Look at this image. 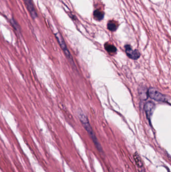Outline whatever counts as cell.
I'll list each match as a JSON object with an SVG mask.
<instances>
[{
	"label": "cell",
	"instance_id": "6da1fadb",
	"mask_svg": "<svg viewBox=\"0 0 171 172\" xmlns=\"http://www.w3.org/2000/svg\"><path fill=\"white\" fill-rule=\"evenodd\" d=\"M79 118L80 121H81V123L83 126L86 131L88 133L90 139H92L93 143L99 152H102V148L101 144L99 143V140L97 139V137L96 136V134L92 129V126L90 125V123L89 122V119L86 115L84 114L81 110L79 111Z\"/></svg>",
	"mask_w": 171,
	"mask_h": 172
},
{
	"label": "cell",
	"instance_id": "7a4b0ae2",
	"mask_svg": "<svg viewBox=\"0 0 171 172\" xmlns=\"http://www.w3.org/2000/svg\"><path fill=\"white\" fill-rule=\"evenodd\" d=\"M55 37L56 38L57 41H58V43L59 44L60 46L61 47L62 50L64 52V54L65 55L66 57L68 59V60L69 61V63L71 64V65L73 67H75V64H74V60L73 59L72 56H71V53L69 51L67 47L65 41H64L63 38L61 34L59 33H57L55 34Z\"/></svg>",
	"mask_w": 171,
	"mask_h": 172
},
{
	"label": "cell",
	"instance_id": "3957f363",
	"mask_svg": "<svg viewBox=\"0 0 171 172\" xmlns=\"http://www.w3.org/2000/svg\"><path fill=\"white\" fill-rule=\"evenodd\" d=\"M148 96L151 99L159 102H165L167 101V98L165 96L159 93V91L153 88H151L148 91Z\"/></svg>",
	"mask_w": 171,
	"mask_h": 172
},
{
	"label": "cell",
	"instance_id": "277c9868",
	"mask_svg": "<svg viewBox=\"0 0 171 172\" xmlns=\"http://www.w3.org/2000/svg\"><path fill=\"white\" fill-rule=\"evenodd\" d=\"M125 51L126 55L132 60H138L140 57L141 54L138 50H133L131 45H126L125 46Z\"/></svg>",
	"mask_w": 171,
	"mask_h": 172
},
{
	"label": "cell",
	"instance_id": "5b68a950",
	"mask_svg": "<svg viewBox=\"0 0 171 172\" xmlns=\"http://www.w3.org/2000/svg\"><path fill=\"white\" fill-rule=\"evenodd\" d=\"M24 2L32 17L33 19L36 18L37 17V13L33 4L32 0H24Z\"/></svg>",
	"mask_w": 171,
	"mask_h": 172
},
{
	"label": "cell",
	"instance_id": "8992f818",
	"mask_svg": "<svg viewBox=\"0 0 171 172\" xmlns=\"http://www.w3.org/2000/svg\"><path fill=\"white\" fill-rule=\"evenodd\" d=\"M154 108H155V104L152 102H149L145 104L144 109L145 112L146 113L147 118L149 121H150V119L154 111Z\"/></svg>",
	"mask_w": 171,
	"mask_h": 172
},
{
	"label": "cell",
	"instance_id": "52a82bcc",
	"mask_svg": "<svg viewBox=\"0 0 171 172\" xmlns=\"http://www.w3.org/2000/svg\"><path fill=\"white\" fill-rule=\"evenodd\" d=\"M133 159L135 160L136 166L140 169H142L143 167V163H142L141 157H140L138 153H136V152L135 153V154L133 155Z\"/></svg>",
	"mask_w": 171,
	"mask_h": 172
},
{
	"label": "cell",
	"instance_id": "ba28073f",
	"mask_svg": "<svg viewBox=\"0 0 171 172\" xmlns=\"http://www.w3.org/2000/svg\"><path fill=\"white\" fill-rule=\"evenodd\" d=\"M94 19L97 21L102 20L104 17V13L100 10H96L94 11L93 13Z\"/></svg>",
	"mask_w": 171,
	"mask_h": 172
},
{
	"label": "cell",
	"instance_id": "9c48e42d",
	"mask_svg": "<svg viewBox=\"0 0 171 172\" xmlns=\"http://www.w3.org/2000/svg\"><path fill=\"white\" fill-rule=\"evenodd\" d=\"M118 27V23L114 21H110L107 23V28L111 31H115Z\"/></svg>",
	"mask_w": 171,
	"mask_h": 172
},
{
	"label": "cell",
	"instance_id": "30bf717a",
	"mask_svg": "<svg viewBox=\"0 0 171 172\" xmlns=\"http://www.w3.org/2000/svg\"><path fill=\"white\" fill-rule=\"evenodd\" d=\"M105 47L106 50L110 53H114L116 52L117 50L116 47L114 45H112L110 44L106 43Z\"/></svg>",
	"mask_w": 171,
	"mask_h": 172
},
{
	"label": "cell",
	"instance_id": "8fae6325",
	"mask_svg": "<svg viewBox=\"0 0 171 172\" xmlns=\"http://www.w3.org/2000/svg\"><path fill=\"white\" fill-rule=\"evenodd\" d=\"M141 172H145V170H144L142 169V170H141Z\"/></svg>",
	"mask_w": 171,
	"mask_h": 172
}]
</instances>
